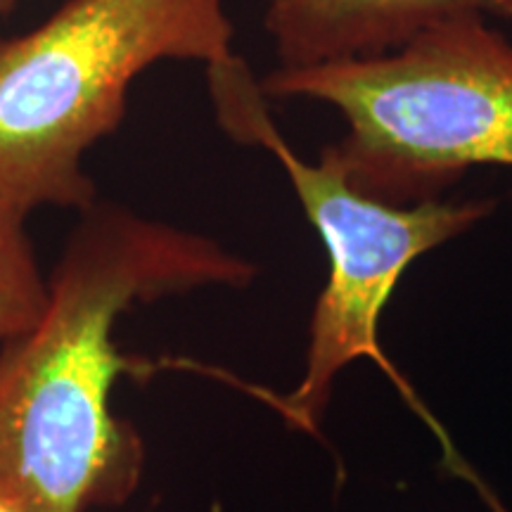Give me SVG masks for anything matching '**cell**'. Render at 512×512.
I'll return each instance as SVG.
<instances>
[{
  "instance_id": "1",
  "label": "cell",
  "mask_w": 512,
  "mask_h": 512,
  "mask_svg": "<svg viewBox=\"0 0 512 512\" xmlns=\"http://www.w3.org/2000/svg\"><path fill=\"white\" fill-rule=\"evenodd\" d=\"M254 273L204 235L117 207L83 211L41 313L0 349V475L60 512L124 503L145 451L112 408L133 368L114 339L121 316L169 294L245 287Z\"/></svg>"
},
{
  "instance_id": "2",
  "label": "cell",
  "mask_w": 512,
  "mask_h": 512,
  "mask_svg": "<svg viewBox=\"0 0 512 512\" xmlns=\"http://www.w3.org/2000/svg\"><path fill=\"white\" fill-rule=\"evenodd\" d=\"M226 0H69L29 34L0 43V202L86 211L83 157L114 133L131 83L164 60L226 62Z\"/></svg>"
},
{
  "instance_id": "3",
  "label": "cell",
  "mask_w": 512,
  "mask_h": 512,
  "mask_svg": "<svg viewBox=\"0 0 512 512\" xmlns=\"http://www.w3.org/2000/svg\"><path fill=\"white\" fill-rule=\"evenodd\" d=\"M259 83L266 98L335 107L347 136L320 155L380 202H432L472 166H512V43L489 17L448 19L363 60L278 67Z\"/></svg>"
},
{
  "instance_id": "4",
  "label": "cell",
  "mask_w": 512,
  "mask_h": 512,
  "mask_svg": "<svg viewBox=\"0 0 512 512\" xmlns=\"http://www.w3.org/2000/svg\"><path fill=\"white\" fill-rule=\"evenodd\" d=\"M207 81L223 131L238 143L264 147L278 159L328 252V283L313 309L304 377L283 399L268 394V401L278 406L287 425L316 432L337 375L368 358L430 420L380 347L382 311L415 259L489 216L494 200H432L411 207L375 200L349 185L328 157L320 155L311 164L292 150L268 112L261 83L242 57L209 64Z\"/></svg>"
},
{
  "instance_id": "5",
  "label": "cell",
  "mask_w": 512,
  "mask_h": 512,
  "mask_svg": "<svg viewBox=\"0 0 512 512\" xmlns=\"http://www.w3.org/2000/svg\"><path fill=\"white\" fill-rule=\"evenodd\" d=\"M280 67L363 60L448 19L512 22V0H261Z\"/></svg>"
},
{
  "instance_id": "6",
  "label": "cell",
  "mask_w": 512,
  "mask_h": 512,
  "mask_svg": "<svg viewBox=\"0 0 512 512\" xmlns=\"http://www.w3.org/2000/svg\"><path fill=\"white\" fill-rule=\"evenodd\" d=\"M46 292L48 278L24 230V216L0 202V349L34 323Z\"/></svg>"
},
{
  "instance_id": "7",
  "label": "cell",
  "mask_w": 512,
  "mask_h": 512,
  "mask_svg": "<svg viewBox=\"0 0 512 512\" xmlns=\"http://www.w3.org/2000/svg\"><path fill=\"white\" fill-rule=\"evenodd\" d=\"M0 512H60L41 494L8 475H0Z\"/></svg>"
},
{
  "instance_id": "8",
  "label": "cell",
  "mask_w": 512,
  "mask_h": 512,
  "mask_svg": "<svg viewBox=\"0 0 512 512\" xmlns=\"http://www.w3.org/2000/svg\"><path fill=\"white\" fill-rule=\"evenodd\" d=\"M484 496H486V501H489V503H491V508H494V512H505V510H503V505H501V503H498L494 496H489V494H484Z\"/></svg>"
},
{
  "instance_id": "9",
  "label": "cell",
  "mask_w": 512,
  "mask_h": 512,
  "mask_svg": "<svg viewBox=\"0 0 512 512\" xmlns=\"http://www.w3.org/2000/svg\"><path fill=\"white\" fill-rule=\"evenodd\" d=\"M17 0H0V12H5V10H10L12 5H15Z\"/></svg>"
}]
</instances>
